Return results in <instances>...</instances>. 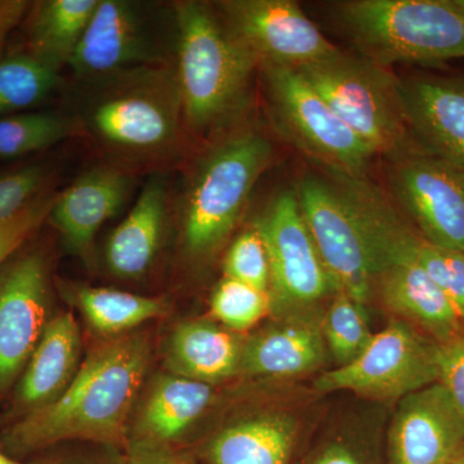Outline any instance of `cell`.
<instances>
[{
	"label": "cell",
	"mask_w": 464,
	"mask_h": 464,
	"mask_svg": "<svg viewBox=\"0 0 464 464\" xmlns=\"http://www.w3.org/2000/svg\"><path fill=\"white\" fill-rule=\"evenodd\" d=\"M440 464H464V454H462V456L453 458V459L447 460V462Z\"/></svg>",
	"instance_id": "b9f144b4"
},
{
	"label": "cell",
	"mask_w": 464,
	"mask_h": 464,
	"mask_svg": "<svg viewBox=\"0 0 464 464\" xmlns=\"http://www.w3.org/2000/svg\"><path fill=\"white\" fill-rule=\"evenodd\" d=\"M161 61L142 5L100 0L69 66L83 81L102 82Z\"/></svg>",
	"instance_id": "4fadbf2b"
},
{
	"label": "cell",
	"mask_w": 464,
	"mask_h": 464,
	"mask_svg": "<svg viewBox=\"0 0 464 464\" xmlns=\"http://www.w3.org/2000/svg\"><path fill=\"white\" fill-rule=\"evenodd\" d=\"M174 9L183 119L192 130L207 133L246 108L258 63L207 3L186 0Z\"/></svg>",
	"instance_id": "3957f363"
},
{
	"label": "cell",
	"mask_w": 464,
	"mask_h": 464,
	"mask_svg": "<svg viewBox=\"0 0 464 464\" xmlns=\"http://www.w3.org/2000/svg\"><path fill=\"white\" fill-rule=\"evenodd\" d=\"M374 290L391 313L438 343L451 340L464 329L463 320L447 295L411 256L389 266L378 277Z\"/></svg>",
	"instance_id": "ac0fdd59"
},
{
	"label": "cell",
	"mask_w": 464,
	"mask_h": 464,
	"mask_svg": "<svg viewBox=\"0 0 464 464\" xmlns=\"http://www.w3.org/2000/svg\"><path fill=\"white\" fill-rule=\"evenodd\" d=\"M81 333L70 313L45 325L18 383L14 402L21 417L54 401L81 368Z\"/></svg>",
	"instance_id": "d6986e66"
},
{
	"label": "cell",
	"mask_w": 464,
	"mask_h": 464,
	"mask_svg": "<svg viewBox=\"0 0 464 464\" xmlns=\"http://www.w3.org/2000/svg\"><path fill=\"white\" fill-rule=\"evenodd\" d=\"M411 256L444 292L464 322V253L436 246L417 235Z\"/></svg>",
	"instance_id": "4dcf8cb0"
},
{
	"label": "cell",
	"mask_w": 464,
	"mask_h": 464,
	"mask_svg": "<svg viewBox=\"0 0 464 464\" xmlns=\"http://www.w3.org/2000/svg\"><path fill=\"white\" fill-rule=\"evenodd\" d=\"M273 155L265 134L246 130L231 134L200 158L183 199L182 243L188 257L203 261L221 249Z\"/></svg>",
	"instance_id": "277c9868"
},
{
	"label": "cell",
	"mask_w": 464,
	"mask_h": 464,
	"mask_svg": "<svg viewBox=\"0 0 464 464\" xmlns=\"http://www.w3.org/2000/svg\"><path fill=\"white\" fill-rule=\"evenodd\" d=\"M326 347L340 366L350 364L364 353L374 334L369 328L365 304L343 293H335L323 322Z\"/></svg>",
	"instance_id": "83f0119b"
},
{
	"label": "cell",
	"mask_w": 464,
	"mask_h": 464,
	"mask_svg": "<svg viewBox=\"0 0 464 464\" xmlns=\"http://www.w3.org/2000/svg\"><path fill=\"white\" fill-rule=\"evenodd\" d=\"M132 185L127 173L112 167H96L56 195L48 218L63 235L67 248L85 257L101 226L130 198Z\"/></svg>",
	"instance_id": "e0dca14e"
},
{
	"label": "cell",
	"mask_w": 464,
	"mask_h": 464,
	"mask_svg": "<svg viewBox=\"0 0 464 464\" xmlns=\"http://www.w3.org/2000/svg\"><path fill=\"white\" fill-rule=\"evenodd\" d=\"M438 362L439 382L464 418V329L451 340L439 343Z\"/></svg>",
	"instance_id": "e575fe53"
},
{
	"label": "cell",
	"mask_w": 464,
	"mask_h": 464,
	"mask_svg": "<svg viewBox=\"0 0 464 464\" xmlns=\"http://www.w3.org/2000/svg\"><path fill=\"white\" fill-rule=\"evenodd\" d=\"M217 8L258 66L299 70L341 52L293 0H225Z\"/></svg>",
	"instance_id": "8fae6325"
},
{
	"label": "cell",
	"mask_w": 464,
	"mask_h": 464,
	"mask_svg": "<svg viewBox=\"0 0 464 464\" xmlns=\"http://www.w3.org/2000/svg\"><path fill=\"white\" fill-rule=\"evenodd\" d=\"M298 72L375 154L395 161L423 151L406 121L400 81L389 67L340 52Z\"/></svg>",
	"instance_id": "8992f818"
},
{
	"label": "cell",
	"mask_w": 464,
	"mask_h": 464,
	"mask_svg": "<svg viewBox=\"0 0 464 464\" xmlns=\"http://www.w3.org/2000/svg\"><path fill=\"white\" fill-rule=\"evenodd\" d=\"M45 170L39 166L21 168L0 176V225L11 221L41 197Z\"/></svg>",
	"instance_id": "d6a6232c"
},
{
	"label": "cell",
	"mask_w": 464,
	"mask_h": 464,
	"mask_svg": "<svg viewBox=\"0 0 464 464\" xmlns=\"http://www.w3.org/2000/svg\"><path fill=\"white\" fill-rule=\"evenodd\" d=\"M314 464H362V462L348 449L335 445L326 449Z\"/></svg>",
	"instance_id": "f35d334b"
},
{
	"label": "cell",
	"mask_w": 464,
	"mask_h": 464,
	"mask_svg": "<svg viewBox=\"0 0 464 464\" xmlns=\"http://www.w3.org/2000/svg\"><path fill=\"white\" fill-rule=\"evenodd\" d=\"M439 343L411 324L395 319L374 334L350 364L325 372L315 381L319 392L353 391L364 398L391 400L439 382Z\"/></svg>",
	"instance_id": "9c48e42d"
},
{
	"label": "cell",
	"mask_w": 464,
	"mask_h": 464,
	"mask_svg": "<svg viewBox=\"0 0 464 464\" xmlns=\"http://www.w3.org/2000/svg\"><path fill=\"white\" fill-rule=\"evenodd\" d=\"M56 195L42 194L11 221L0 225V266L50 217Z\"/></svg>",
	"instance_id": "836d02e7"
},
{
	"label": "cell",
	"mask_w": 464,
	"mask_h": 464,
	"mask_svg": "<svg viewBox=\"0 0 464 464\" xmlns=\"http://www.w3.org/2000/svg\"><path fill=\"white\" fill-rule=\"evenodd\" d=\"M308 174L297 199L335 293L366 304L389 266L404 257L414 232L364 177Z\"/></svg>",
	"instance_id": "7a4b0ae2"
},
{
	"label": "cell",
	"mask_w": 464,
	"mask_h": 464,
	"mask_svg": "<svg viewBox=\"0 0 464 464\" xmlns=\"http://www.w3.org/2000/svg\"><path fill=\"white\" fill-rule=\"evenodd\" d=\"M226 277L261 292L270 293L271 271L267 249L255 227L241 232L225 258Z\"/></svg>",
	"instance_id": "1f68e13d"
},
{
	"label": "cell",
	"mask_w": 464,
	"mask_h": 464,
	"mask_svg": "<svg viewBox=\"0 0 464 464\" xmlns=\"http://www.w3.org/2000/svg\"><path fill=\"white\" fill-rule=\"evenodd\" d=\"M400 92L420 149L464 168L463 79H408L400 81Z\"/></svg>",
	"instance_id": "2e32d148"
},
{
	"label": "cell",
	"mask_w": 464,
	"mask_h": 464,
	"mask_svg": "<svg viewBox=\"0 0 464 464\" xmlns=\"http://www.w3.org/2000/svg\"><path fill=\"white\" fill-rule=\"evenodd\" d=\"M125 454L128 464H195L177 448L143 440H128Z\"/></svg>",
	"instance_id": "8d00e7d4"
},
{
	"label": "cell",
	"mask_w": 464,
	"mask_h": 464,
	"mask_svg": "<svg viewBox=\"0 0 464 464\" xmlns=\"http://www.w3.org/2000/svg\"><path fill=\"white\" fill-rule=\"evenodd\" d=\"M150 353L148 337L141 333L97 344L54 401L23 415L3 432L5 453L25 458L65 442L125 449L128 420L148 372Z\"/></svg>",
	"instance_id": "6da1fadb"
},
{
	"label": "cell",
	"mask_w": 464,
	"mask_h": 464,
	"mask_svg": "<svg viewBox=\"0 0 464 464\" xmlns=\"http://www.w3.org/2000/svg\"><path fill=\"white\" fill-rule=\"evenodd\" d=\"M335 16L360 56L383 67L464 58V14L447 0H351Z\"/></svg>",
	"instance_id": "5b68a950"
},
{
	"label": "cell",
	"mask_w": 464,
	"mask_h": 464,
	"mask_svg": "<svg viewBox=\"0 0 464 464\" xmlns=\"http://www.w3.org/2000/svg\"><path fill=\"white\" fill-rule=\"evenodd\" d=\"M58 84V72L29 52L0 58V115L38 105Z\"/></svg>",
	"instance_id": "4316f807"
},
{
	"label": "cell",
	"mask_w": 464,
	"mask_h": 464,
	"mask_svg": "<svg viewBox=\"0 0 464 464\" xmlns=\"http://www.w3.org/2000/svg\"><path fill=\"white\" fill-rule=\"evenodd\" d=\"M253 227L261 235L270 261V297L274 310L295 313L317 304L334 285L293 191L270 201Z\"/></svg>",
	"instance_id": "30bf717a"
},
{
	"label": "cell",
	"mask_w": 464,
	"mask_h": 464,
	"mask_svg": "<svg viewBox=\"0 0 464 464\" xmlns=\"http://www.w3.org/2000/svg\"><path fill=\"white\" fill-rule=\"evenodd\" d=\"M100 0H42L29 12V53L54 72L69 66Z\"/></svg>",
	"instance_id": "d4e9b609"
},
{
	"label": "cell",
	"mask_w": 464,
	"mask_h": 464,
	"mask_svg": "<svg viewBox=\"0 0 464 464\" xmlns=\"http://www.w3.org/2000/svg\"><path fill=\"white\" fill-rule=\"evenodd\" d=\"M74 297L92 328L105 335L125 334L140 324L163 315L168 307L161 298L91 286H79Z\"/></svg>",
	"instance_id": "484cf974"
},
{
	"label": "cell",
	"mask_w": 464,
	"mask_h": 464,
	"mask_svg": "<svg viewBox=\"0 0 464 464\" xmlns=\"http://www.w3.org/2000/svg\"><path fill=\"white\" fill-rule=\"evenodd\" d=\"M447 3L459 14H464V0H447Z\"/></svg>",
	"instance_id": "ab89813d"
},
{
	"label": "cell",
	"mask_w": 464,
	"mask_h": 464,
	"mask_svg": "<svg viewBox=\"0 0 464 464\" xmlns=\"http://www.w3.org/2000/svg\"><path fill=\"white\" fill-rule=\"evenodd\" d=\"M48 279L44 259L29 255L0 277V392L14 383L47 325Z\"/></svg>",
	"instance_id": "5bb4252c"
},
{
	"label": "cell",
	"mask_w": 464,
	"mask_h": 464,
	"mask_svg": "<svg viewBox=\"0 0 464 464\" xmlns=\"http://www.w3.org/2000/svg\"><path fill=\"white\" fill-rule=\"evenodd\" d=\"M325 359V341L315 324L290 320L243 344L239 374L292 377L315 371Z\"/></svg>",
	"instance_id": "7402d4cb"
},
{
	"label": "cell",
	"mask_w": 464,
	"mask_h": 464,
	"mask_svg": "<svg viewBox=\"0 0 464 464\" xmlns=\"http://www.w3.org/2000/svg\"><path fill=\"white\" fill-rule=\"evenodd\" d=\"M210 310L228 328L246 331L273 310V304L270 293L225 277L213 293Z\"/></svg>",
	"instance_id": "f546056e"
},
{
	"label": "cell",
	"mask_w": 464,
	"mask_h": 464,
	"mask_svg": "<svg viewBox=\"0 0 464 464\" xmlns=\"http://www.w3.org/2000/svg\"><path fill=\"white\" fill-rule=\"evenodd\" d=\"M243 344L215 324L186 322L170 335L167 362L176 375L213 384L239 374Z\"/></svg>",
	"instance_id": "cb8c5ba5"
},
{
	"label": "cell",
	"mask_w": 464,
	"mask_h": 464,
	"mask_svg": "<svg viewBox=\"0 0 464 464\" xmlns=\"http://www.w3.org/2000/svg\"><path fill=\"white\" fill-rule=\"evenodd\" d=\"M102 82L105 90L87 114L102 145L128 158L155 157L172 148L183 119L176 72L149 66Z\"/></svg>",
	"instance_id": "52a82bcc"
},
{
	"label": "cell",
	"mask_w": 464,
	"mask_h": 464,
	"mask_svg": "<svg viewBox=\"0 0 464 464\" xmlns=\"http://www.w3.org/2000/svg\"><path fill=\"white\" fill-rule=\"evenodd\" d=\"M168 190L163 179L146 183L139 199L108 243V265L115 276L140 279L157 257L166 230Z\"/></svg>",
	"instance_id": "44dd1931"
},
{
	"label": "cell",
	"mask_w": 464,
	"mask_h": 464,
	"mask_svg": "<svg viewBox=\"0 0 464 464\" xmlns=\"http://www.w3.org/2000/svg\"><path fill=\"white\" fill-rule=\"evenodd\" d=\"M212 384L181 375H159L140 406L128 440H143L176 448L206 413L213 400Z\"/></svg>",
	"instance_id": "ffe728a7"
},
{
	"label": "cell",
	"mask_w": 464,
	"mask_h": 464,
	"mask_svg": "<svg viewBox=\"0 0 464 464\" xmlns=\"http://www.w3.org/2000/svg\"><path fill=\"white\" fill-rule=\"evenodd\" d=\"M390 183L423 239L464 253V168L417 151L392 161Z\"/></svg>",
	"instance_id": "7c38bea8"
},
{
	"label": "cell",
	"mask_w": 464,
	"mask_h": 464,
	"mask_svg": "<svg viewBox=\"0 0 464 464\" xmlns=\"http://www.w3.org/2000/svg\"><path fill=\"white\" fill-rule=\"evenodd\" d=\"M32 5L27 0H0V44L20 25Z\"/></svg>",
	"instance_id": "74e56055"
},
{
	"label": "cell",
	"mask_w": 464,
	"mask_h": 464,
	"mask_svg": "<svg viewBox=\"0 0 464 464\" xmlns=\"http://www.w3.org/2000/svg\"><path fill=\"white\" fill-rule=\"evenodd\" d=\"M33 464H128L124 448L81 442Z\"/></svg>",
	"instance_id": "d590c367"
},
{
	"label": "cell",
	"mask_w": 464,
	"mask_h": 464,
	"mask_svg": "<svg viewBox=\"0 0 464 464\" xmlns=\"http://www.w3.org/2000/svg\"><path fill=\"white\" fill-rule=\"evenodd\" d=\"M297 423L283 413L241 420L217 432L201 451L203 464H288Z\"/></svg>",
	"instance_id": "603a6c76"
},
{
	"label": "cell",
	"mask_w": 464,
	"mask_h": 464,
	"mask_svg": "<svg viewBox=\"0 0 464 464\" xmlns=\"http://www.w3.org/2000/svg\"><path fill=\"white\" fill-rule=\"evenodd\" d=\"M464 454V418L440 382L400 400L391 464H440Z\"/></svg>",
	"instance_id": "9a60e30c"
},
{
	"label": "cell",
	"mask_w": 464,
	"mask_h": 464,
	"mask_svg": "<svg viewBox=\"0 0 464 464\" xmlns=\"http://www.w3.org/2000/svg\"><path fill=\"white\" fill-rule=\"evenodd\" d=\"M66 119L52 112L0 119V158H16L63 141L70 134Z\"/></svg>",
	"instance_id": "f1b7e54d"
},
{
	"label": "cell",
	"mask_w": 464,
	"mask_h": 464,
	"mask_svg": "<svg viewBox=\"0 0 464 464\" xmlns=\"http://www.w3.org/2000/svg\"><path fill=\"white\" fill-rule=\"evenodd\" d=\"M259 67L277 132L333 176H364L377 154L335 115L304 76L289 67Z\"/></svg>",
	"instance_id": "ba28073f"
},
{
	"label": "cell",
	"mask_w": 464,
	"mask_h": 464,
	"mask_svg": "<svg viewBox=\"0 0 464 464\" xmlns=\"http://www.w3.org/2000/svg\"><path fill=\"white\" fill-rule=\"evenodd\" d=\"M0 464H23V463L17 462V460H14V458L5 456V454H3L2 451H0Z\"/></svg>",
	"instance_id": "60d3db41"
}]
</instances>
